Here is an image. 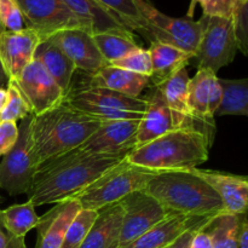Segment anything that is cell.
<instances>
[{
  "label": "cell",
  "instance_id": "6da1fadb",
  "mask_svg": "<svg viewBox=\"0 0 248 248\" xmlns=\"http://www.w3.org/2000/svg\"><path fill=\"white\" fill-rule=\"evenodd\" d=\"M125 157L74 149L50 159L36 170L28 200L38 207L75 198Z\"/></svg>",
  "mask_w": 248,
  "mask_h": 248
},
{
  "label": "cell",
  "instance_id": "7a4b0ae2",
  "mask_svg": "<svg viewBox=\"0 0 248 248\" xmlns=\"http://www.w3.org/2000/svg\"><path fill=\"white\" fill-rule=\"evenodd\" d=\"M210 148V132L188 125L136 147L125 159L154 172L188 171L207 161Z\"/></svg>",
  "mask_w": 248,
  "mask_h": 248
},
{
  "label": "cell",
  "instance_id": "3957f363",
  "mask_svg": "<svg viewBox=\"0 0 248 248\" xmlns=\"http://www.w3.org/2000/svg\"><path fill=\"white\" fill-rule=\"evenodd\" d=\"M104 120L81 113L63 102L31 119V143L36 166L81 145Z\"/></svg>",
  "mask_w": 248,
  "mask_h": 248
},
{
  "label": "cell",
  "instance_id": "277c9868",
  "mask_svg": "<svg viewBox=\"0 0 248 248\" xmlns=\"http://www.w3.org/2000/svg\"><path fill=\"white\" fill-rule=\"evenodd\" d=\"M144 191L173 215L213 218L224 212L217 193L190 171L157 172Z\"/></svg>",
  "mask_w": 248,
  "mask_h": 248
},
{
  "label": "cell",
  "instance_id": "5b68a950",
  "mask_svg": "<svg viewBox=\"0 0 248 248\" xmlns=\"http://www.w3.org/2000/svg\"><path fill=\"white\" fill-rule=\"evenodd\" d=\"M85 74V73H84ZM67 106L101 120H140L147 99L133 98L96 84L85 74L81 84L72 81L64 97Z\"/></svg>",
  "mask_w": 248,
  "mask_h": 248
},
{
  "label": "cell",
  "instance_id": "8992f818",
  "mask_svg": "<svg viewBox=\"0 0 248 248\" xmlns=\"http://www.w3.org/2000/svg\"><path fill=\"white\" fill-rule=\"evenodd\" d=\"M156 173L124 159L73 199L79 202L81 208L98 211L119 202L133 191L144 190L148 182Z\"/></svg>",
  "mask_w": 248,
  "mask_h": 248
},
{
  "label": "cell",
  "instance_id": "52a82bcc",
  "mask_svg": "<svg viewBox=\"0 0 248 248\" xmlns=\"http://www.w3.org/2000/svg\"><path fill=\"white\" fill-rule=\"evenodd\" d=\"M140 10L147 22V40L150 43L167 44L184 51L194 57L205 24V17L200 21L193 18H177L167 16L156 9L149 0H140Z\"/></svg>",
  "mask_w": 248,
  "mask_h": 248
},
{
  "label": "cell",
  "instance_id": "ba28073f",
  "mask_svg": "<svg viewBox=\"0 0 248 248\" xmlns=\"http://www.w3.org/2000/svg\"><path fill=\"white\" fill-rule=\"evenodd\" d=\"M31 119L33 115L21 120L18 140L0 162V189L10 196L28 195L38 170L33 155Z\"/></svg>",
  "mask_w": 248,
  "mask_h": 248
},
{
  "label": "cell",
  "instance_id": "9c48e42d",
  "mask_svg": "<svg viewBox=\"0 0 248 248\" xmlns=\"http://www.w3.org/2000/svg\"><path fill=\"white\" fill-rule=\"evenodd\" d=\"M203 17V31L191 61H195L198 70L208 69L217 74L219 69L234 61L239 44L232 17Z\"/></svg>",
  "mask_w": 248,
  "mask_h": 248
},
{
  "label": "cell",
  "instance_id": "30bf717a",
  "mask_svg": "<svg viewBox=\"0 0 248 248\" xmlns=\"http://www.w3.org/2000/svg\"><path fill=\"white\" fill-rule=\"evenodd\" d=\"M119 203L123 210L120 248L137 240L170 215H173L144 190L128 194Z\"/></svg>",
  "mask_w": 248,
  "mask_h": 248
},
{
  "label": "cell",
  "instance_id": "8fae6325",
  "mask_svg": "<svg viewBox=\"0 0 248 248\" xmlns=\"http://www.w3.org/2000/svg\"><path fill=\"white\" fill-rule=\"evenodd\" d=\"M23 15L26 28L35 31L41 40L61 31L84 29L81 22L63 0H15ZM85 31V29H84Z\"/></svg>",
  "mask_w": 248,
  "mask_h": 248
},
{
  "label": "cell",
  "instance_id": "7c38bea8",
  "mask_svg": "<svg viewBox=\"0 0 248 248\" xmlns=\"http://www.w3.org/2000/svg\"><path fill=\"white\" fill-rule=\"evenodd\" d=\"M12 81L29 104L34 116L61 106L64 101V92L35 60L31 61L21 75Z\"/></svg>",
  "mask_w": 248,
  "mask_h": 248
},
{
  "label": "cell",
  "instance_id": "4fadbf2b",
  "mask_svg": "<svg viewBox=\"0 0 248 248\" xmlns=\"http://www.w3.org/2000/svg\"><path fill=\"white\" fill-rule=\"evenodd\" d=\"M140 120L103 121L77 149L90 154L126 156L136 148Z\"/></svg>",
  "mask_w": 248,
  "mask_h": 248
},
{
  "label": "cell",
  "instance_id": "5bb4252c",
  "mask_svg": "<svg viewBox=\"0 0 248 248\" xmlns=\"http://www.w3.org/2000/svg\"><path fill=\"white\" fill-rule=\"evenodd\" d=\"M40 41V35L31 28L0 31V61L9 80H16L34 60V52Z\"/></svg>",
  "mask_w": 248,
  "mask_h": 248
},
{
  "label": "cell",
  "instance_id": "9a60e30c",
  "mask_svg": "<svg viewBox=\"0 0 248 248\" xmlns=\"http://www.w3.org/2000/svg\"><path fill=\"white\" fill-rule=\"evenodd\" d=\"M51 36L80 72L93 74L107 65L94 43L93 36L84 29H65Z\"/></svg>",
  "mask_w": 248,
  "mask_h": 248
},
{
  "label": "cell",
  "instance_id": "2e32d148",
  "mask_svg": "<svg viewBox=\"0 0 248 248\" xmlns=\"http://www.w3.org/2000/svg\"><path fill=\"white\" fill-rule=\"evenodd\" d=\"M208 184L223 202L224 212L232 215L247 213L248 179L246 176L195 167L188 170Z\"/></svg>",
  "mask_w": 248,
  "mask_h": 248
},
{
  "label": "cell",
  "instance_id": "e0dca14e",
  "mask_svg": "<svg viewBox=\"0 0 248 248\" xmlns=\"http://www.w3.org/2000/svg\"><path fill=\"white\" fill-rule=\"evenodd\" d=\"M215 218V217H213ZM212 218L170 215L137 240L121 248H166L190 229H202Z\"/></svg>",
  "mask_w": 248,
  "mask_h": 248
},
{
  "label": "cell",
  "instance_id": "ac0fdd59",
  "mask_svg": "<svg viewBox=\"0 0 248 248\" xmlns=\"http://www.w3.org/2000/svg\"><path fill=\"white\" fill-rule=\"evenodd\" d=\"M81 210L75 199L55 203V207L39 218L36 244L34 248H61L70 223Z\"/></svg>",
  "mask_w": 248,
  "mask_h": 248
},
{
  "label": "cell",
  "instance_id": "d6986e66",
  "mask_svg": "<svg viewBox=\"0 0 248 248\" xmlns=\"http://www.w3.org/2000/svg\"><path fill=\"white\" fill-rule=\"evenodd\" d=\"M144 98L147 99V107L138 125L136 147L152 142L174 130L173 118L161 90L152 86V90Z\"/></svg>",
  "mask_w": 248,
  "mask_h": 248
},
{
  "label": "cell",
  "instance_id": "ffe728a7",
  "mask_svg": "<svg viewBox=\"0 0 248 248\" xmlns=\"http://www.w3.org/2000/svg\"><path fill=\"white\" fill-rule=\"evenodd\" d=\"M70 11L79 18L84 29L91 35L116 33L135 35L115 15L102 6L96 0H63Z\"/></svg>",
  "mask_w": 248,
  "mask_h": 248
},
{
  "label": "cell",
  "instance_id": "44dd1931",
  "mask_svg": "<svg viewBox=\"0 0 248 248\" xmlns=\"http://www.w3.org/2000/svg\"><path fill=\"white\" fill-rule=\"evenodd\" d=\"M34 60L38 61L45 68L46 72L57 82L64 94H67L77 68L70 58L65 55L64 51L53 40L52 36L43 39L39 43L34 52Z\"/></svg>",
  "mask_w": 248,
  "mask_h": 248
},
{
  "label": "cell",
  "instance_id": "7402d4cb",
  "mask_svg": "<svg viewBox=\"0 0 248 248\" xmlns=\"http://www.w3.org/2000/svg\"><path fill=\"white\" fill-rule=\"evenodd\" d=\"M123 210L120 203L98 210V217L80 248H120Z\"/></svg>",
  "mask_w": 248,
  "mask_h": 248
},
{
  "label": "cell",
  "instance_id": "603a6c76",
  "mask_svg": "<svg viewBox=\"0 0 248 248\" xmlns=\"http://www.w3.org/2000/svg\"><path fill=\"white\" fill-rule=\"evenodd\" d=\"M148 52L152 62L150 82L153 86L161 85L179 70L186 68L191 61V56L184 51L157 41L150 43Z\"/></svg>",
  "mask_w": 248,
  "mask_h": 248
},
{
  "label": "cell",
  "instance_id": "cb8c5ba5",
  "mask_svg": "<svg viewBox=\"0 0 248 248\" xmlns=\"http://www.w3.org/2000/svg\"><path fill=\"white\" fill-rule=\"evenodd\" d=\"M89 75L96 84L133 98L142 97L140 94L150 85L149 77L109 64Z\"/></svg>",
  "mask_w": 248,
  "mask_h": 248
},
{
  "label": "cell",
  "instance_id": "d4e9b609",
  "mask_svg": "<svg viewBox=\"0 0 248 248\" xmlns=\"http://www.w3.org/2000/svg\"><path fill=\"white\" fill-rule=\"evenodd\" d=\"M217 74L208 69H199L189 80L188 108L193 123L202 124L205 127L215 126V118L208 109L211 87Z\"/></svg>",
  "mask_w": 248,
  "mask_h": 248
},
{
  "label": "cell",
  "instance_id": "484cf974",
  "mask_svg": "<svg viewBox=\"0 0 248 248\" xmlns=\"http://www.w3.org/2000/svg\"><path fill=\"white\" fill-rule=\"evenodd\" d=\"M189 80L190 77L188 69L183 68L169 80L156 86L161 90L165 101L171 110L174 128L194 125L188 108Z\"/></svg>",
  "mask_w": 248,
  "mask_h": 248
},
{
  "label": "cell",
  "instance_id": "4316f807",
  "mask_svg": "<svg viewBox=\"0 0 248 248\" xmlns=\"http://www.w3.org/2000/svg\"><path fill=\"white\" fill-rule=\"evenodd\" d=\"M219 79L222 101L216 115H248V79Z\"/></svg>",
  "mask_w": 248,
  "mask_h": 248
},
{
  "label": "cell",
  "instance_id": "83f0119b",
  "mask_svg": "<svg viewBox=\"0 0 248 248\" xmlns=\"http://www.w3.org/2000/svg\"><path fill=\"white\" fill-rule=\"evenodd\" d=\"M245 215L223 212L212 218L205 230L210 234L213 248H237V237Z\"/></svg>",
  "mask_w": 248,
  "mask_h": 248
},
{
  "label": "cell",
  "instance_id": "f1b7e54d",
  "mask_svg": "<svg viewBox=\"0 0 248 248\" xmlns=\"http://www.w3.org/2000/svg\"><path fill=\"white\" fill-rule=\"evenodd\" d=\"M115 15L131 31L138 33L147 40V22L140 10V0H96Z\"/></svg>",
  "mask_w": 248,
  "mask_h": 248
},
{
  "label": "cell",
  "instance_id": "f546056e",
  "mask_svg": "<svg viewBox=\"0 0 248 248\" xmlns=\"http://www.w3.org/2000/svg\"><path fill=\"white\" fill-rule=\"evenodd\" d=\"M5 224L7 229L17 237L26 239V235L31 229L36 228L39 223V216L35 212V206L31 201L24 203L12 205L6 210H2Z\"/></svg>",
  "mask_w": 248,
  "mask_h": 248
},
{
  "label": "cell",
  "instance_id": "4dcf8cb0",
  "mask_svg": "<svg viewBox=\"0 0 248 248\" xmlns=\"http://www.w3.org/2000/svg\"><path fill=\"white\" fill-rule=\"evenodd\" d=\"M92 36H93L94 43H96L98 51L101 52L102 57L104 58L107 64L124 57L131 51L140 47V45L136 41L135 35L104 33Z\"/></svg>",
  "mask_w": 248,
  "mask_h": 248
},
{
  "label": "cell",
  "instance_id": "1f68e13d",
  "mask_svg": "<svg viewBox=\"0 0 248 248\" xmlns=\"http://www.w3.org/2000/svg\"><path fill=\"white\" fill-rule=\"evenodd\" d=\"M98 217V211L81 208L70 223L61 248H80Z\"/></svg>",
  "mask_w": 248,
  "mask_h": 248
},
{
  "label": "cell",
  "instance_id": "d6a6232c",
  "mask_svg": "<svg viewBox=\"0 0 248 248\" xmlns=\"http://www.w3.org/2000/svg\"><path fill=\"white\" fill-rule=\"evenodd\" d=\"M7 93H9V99L5 108L0 113V121L17 123L18 120H23L27 116L31 115V107L12 80H10L7 85Z\"/></svg>",
  "mask_w": 248,
  "mask_h": 248
},
{
  "label": "cell",
  "instance_id": "836d02e7",
  "mask_svg": "<svg viewBox=\"0 0 248 248\" xmlns=\"http://www.w3.org/2000/svg\"><path fill=\"white\" fill-rule=\"evenodd\" d=\"M109 65L130 70V72L145 75V77L149 78L152 75V62H150L149 52H148V50L140 47V46L136 50L131 51L130 53L125 55L124 57L109 63Z\"/></svg>",
  "mask_w": 248,
  "mask_h": 248
},
{
  "label": "cell",
  "instance_id": "e575fe53",
  "mask_svg": "<svg viewBox=\"0 0 248 248\" xmlns=\"http://www.w3.org/2000/svg\"><path fill=\"white\" fill-rule=\"evenodd\" d=\"M0 27L6 31H19L26 28L23 15L15 0H0Z\"/></svg>",
  "mask_w": 248,
  "mask_h": 248
},
{
  "label": "cell",
  "instance_id": "d590c367",
  "mask_svg": "<svg viewBox=\"0 0 248 248\" xmlns=\"http://www.w3.org/2000/svg\"><path fill=\"white\" fill-rule=\"evenodd\" d=\"M234 23L235 35H236L239 50L244 55L247 53V38H248V0H240L232 15Z\"/></svg>",
  "mask_w": 248,
  "mask_h": 248
},
{
  "label": "cell",
  "instance_id": "8d00e7d4",
  "mask_svg": "<svg viewBox=\"0 0 248 248\" xmlns=\"http://www.w3.org/2000/svg\"><path fill=\"white\" fill-rule=\"evenodd\" d=\"M239 1L240 0H202L200 5L202 6L203 16L230 18Z\"/></svg>",
  "mask_w": 248,
  "mask_h": 248
},
{
  "label": "cell",
  "instance_id": "74e56055",
  "mask_svg": "<svg viewBox=\"0 0 248 248\" xmlns=\"http://www.w3.org/2000/svg\"><path fill=\"white\" fill-rule=\"evenodd\" d=\"M18 125L14 121H0V156L6 155L18 140Z\"/></svg>",
  "mask_w": 248,
  "mask_h": 248
},
{
  "label": "cell",
  "instance_id": "f35d334b",
  "mask_svg": "<svg viewBox=\"0 0 248 248\" xmlns=\"http://www.w3.org/2000/svg\"><path fill=\"white\" fill-rule=\"evenodd\" d=\"M0 248H27L23 237H17L7 229L2 210H0Z\"/></svg>",
  "mask_w": 248,
  "mask_h": 248
},
{
  "label": "cell",
  "instance_id": "ab89813d",
  "mask_svg": "<svg viewBox=\"0 0 248 248\" xmlns=\"http://www.w3.org/2000/svg\"><path fill=\"white\" fill-rule=\"evenodd\" d=\"M220 101H222V86L219 84V79L218 77L216 78L213 81L212 87H211L210 93V102H208V109H210L211 116L215 118L216 111H217L218 107H219Z\"/></svg>",
  "mask_w": 248,
  "mask_h": 248
},
{
  "label": "cell",
  "instance_id": "60d3db41",
  "mask_svg": "<svg viewBox=\"0 0 248 248\" xmlns=\"http://www.w3.org/2000/svg\"><path fill=\"white\" fill-rule=\"evenodd\" d=\"M189 248H213L212 240L210 234L205 230V228L198 230L191 239Z\"/></svg>",
  "mask_w": 248,
  "mask_h": 248
},
{
  "label": "cell",
  "instance_id": "b9f144b4",
  "mask_svg": "<svg viewBox=\"0 0 248 248\" xmlns=\"http://www.w3.org/2000/svg\"><path fill=\"white\" fill-rule=\"evenodd\" d=\"M198 230H200V229H196L195 228V229L186 230V232H184V234H182L181 236H179L178 239L173 242V244H171L169 247H166V248H189V246H190L191 239H193L194 234H195Z\"/></svg>",
  "mask_w": 248,
  "mask_h": 248
},
{
  "label": "cell",
  "instance_id": "7bdbcfd3",
  "mask_svg": "<svg viewBox=\"0 0 248 248\" xmlns=\"http://www.w3.org/2000/svg\"><path fill=\"white\" fill-rule=\"evenodd\" d=\"M237 248H248V223L247 213L244 216L240 227L239 237H237Z\"/></svg>",
  "mask_w": 248,
  "mask_h": 248
},
{
  "label": "cell",
  "instance_id": "ee69618b",
  "mask_svg": "<svg viewBox=\"0 0 248 248\" xmlns=\"http://www.w3.org/2000/svg\"><path fill=\"white\" fill-rule=\"evenodd\" d=\"M9 81V77L6 75V72H5L1 61H0V89H6Z\"/></svg>",
  "mask_w": 248,
  "mask_h": 248
},
{
  "label": "cell",
  "instance_id": "f6af8a7d",
  "mask_svg": "<svg viewBox=\"0 0 248 248\" xmlns=\"http://www.w3.org/2000/svg\"><path fill=\"white\" fill-rule=\"evenodd\" d=\"M7 99H9L7 87H6V89H0V113H1L2 109L5 108V106H6Z\"/></svg>",
  "mask_w": 248,
  "mask_h": 248
},
{
  "label": "cell",
  "instance_id": "bcb514c9",
  "mask_svg": "<svg viewBox=\"0 0 248 248\" xmlns=\"http://www.w3.org/2000/svg\"><path fill=\"white\" fill-rule=\"evenodd\" d=\"M201 2H202V0H190V5H189L188 12H186V17H188V18H193L196 5L201 4Z\"/></svg>",
  "mask_w": 248,
  "mask_h": 248
},
{
  "label": "cell",
  "instance_id": "7dc6e473",
  "mask_svg": "<svg viewBox=\"0 0 248 248\" xmlns=\"http://www.w3.org/2000/svg\"><path fill=\"white\" fill-rule=\"evenodd\" d=\"M2 31V29H1V27H0V31Z\"/></svg>",
  "mask_w": 248,
  "mask_h": 248
}]
</instances>
